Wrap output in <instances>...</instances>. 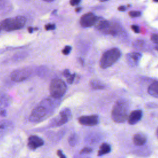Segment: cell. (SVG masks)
I'll list each match as a JSON object with an SVG mask.
<instances>
[{"mask_svg": "<svg viewBox=\"0 0 158 158\" xmlns=\"http://www.w3.org/2000/svg\"><path fill=\"white\" fill-rule=\"evenodd\" d=\"M129 104L127 101H118L113 107L112 111V118L117 123H123L129 118Z\"/></svg>", "mask_w": 158, "mask_h": 158, "instance_id": "cell-1", "label": "cell"}, {"mask_svg": "<svg viewBox=\"0 0 158 158\" xmlns=\"http://www.w3.org/2000/svg\"><path fill=\"white\" fill-rule=\"evenodd\" d=\"M51 106H53L51 101L49 99L45 100L31 112L29 117L30 120L32 122H36L42 120L47 116Z\"/></svg>", "mask_w": 158, "mask_h": 158, "instance_id": "cell-2", "label": "cell"}, {"mask_svg": "<svg viewBox=\"0 0 158 158\" xmlns=\"http://www.w3.org/2000/svg\"><path fill=\"white\" fill-rule=\"evenodd\" d=\"M25 22L26 19L23 16L8 18L0 22V29L7 31L19 30L24 27Z\"/></svg>", "mask_w": 158, "mask_h": 158, "instance_id": "cell-3", "label": "cell"}, {"mask_svg": "<svg viewBox=\"0 0 158 158\" xmlns=\"http://www.w3.org/2000/svg\"><path fill=\"white\" fill-rule=\"evenodd\" d=\"M121 56L119 49L112 48L103 54L100 60V67L103 69H106L116 63Z\"/></svg>", "mask_w": 158, "mask_h": 158, "instance_id": "cell-4", "label": "cell"}, {"mask_svg": "<svg viewBox=\"0 0 158 158\" xmlns=\"http://www.w3.org/2000/svg\"><path fill=\"white\" fill-rule=\"evenodd\" d=\"M67 87L64 81L61 79H55L51 81L50 84V94L55 99L61 98L66 92Z\"/></svg>", "mask_w": 158, "mask_h": 158, "instance_id": "cell-5", "label": "cell"}, {"mask_svg": "<svg viewBox=\"0 0 158 158\" xmlns=\"http://www.w3.org/2000/svg\"><path fill=\"white\" fill-rule=\"evenodd\" d=\"M31 72L29 69L24 68L14 70L11 75V78L14 82H22L27 79L31 75Z\"/></svg>", "mask_w": 158, "mask_h": 158, "instance_id": "cell-6", "label": "cell"}, {"mask_svg": "<svg viewBox=\"0 0 158 158\" xmlns=\"http://www.w3.org/2000/svg\"><path fill=\"white\" fill-rule=\"evenodd\" d=\"M99 21V18L94 16L93 13L89 12L87 14H84L80 19V25L83 27L87 28L90 27L96 24V22Z\"/></svg>", "mask_w": 158, "mask_h": 158, "instance_id": "cell-7", "label": "cell"}, {"mask_svg": "<svg viewBox=\"0 0 158 158\" xmlns=\"http://www.w3.org/2000/svg\"><path fill=\"white\" fill-rule=\"evenodd\" d=\"M71 117V112L69 109H64L60 112V116L53 122V125L61 126L66 124Z\"/></svg>", "mask_w": 158, "mask_h": 158, "instance_id": "cell-8", "label": "cell"}, {"mask_svg": "<svg viewBox=\"0 0 158 158\" xmlns=\"http://www.w3.org/2000/svg\"><path fill=\"white\" fill-rule=\"evenodd\" d=\"M79 122L83 125H95L98 123V116L96 115L82 116L79 119Z\"/></svg>", "mask_w": 158, "mask_h": 158, "instance_id": "cell-9", "label": "cell"}, {"mask_svg": "<svg viewBox=\"0 0 158 158\" xmlns=\"http://www.w3.org/2000/svg\"><path fill=\"white\" fill-rule=\"evenodd\" d=\"M44 142L43 140L35 135L30 136L29 138L28 146L31 150H35L40 146L43 145Z\"/></svg>", "mask_w": 158, "mask_h": 158, "instance_id": "cell-10", "label": "cell"}, {"mask_svg": "<svg viewBox=\"0 0 158 158\" xmlns=\"http://www.w3.org/2000/svg\"><path fill=\"white\" fill-rule=\"evenodd\" d=\"M142 57V55L139 53H131L128 54V55L127 56V61L128 64L130 66H136L138 65V62L140 60V59Z\"/></svg>", "mask_w": 158, "mask_h": 158, "instance_id": "cell-11", "label": "cell"}, {"mask_svg": "<svg viewBox=\"0 0 158 158\" xmlns=\"http://www.w3.org/2000/svg\"><path fill=\"white\" fill-rule=\"evenodd\" d=\"M142 117V111L136 110L132 111L129 116V123L130 125H135L141 120Z\"/></svg>", "mask_w": 158, "mask_h": 158, "instance_id": "cell-12", "label": "cell"}, {"mask_svg": "<svg viewBox=\"0 0 158 158\" xmlns=\"http://www.w3.org/2000/svg\"><path fill=\"white\" fill-rule=\"evenodd\" d=\"M12 124L11 122L7 120L0 121V137L5 135L12 127Z\"/></svg>", "mask_w": 158, "mask_h": 158, "instance_id": "cell-13", "label": "cell"}, {"mask_svg": "<svg viewBox=\"0 0 158 158\" xmlns=\"http://www.w3.org/2000/svg\"><path fill=\"white\" fill-rule=\"evenodd\" d=\"M10 98L7 94L0 92V109H4L10 105Z\"/></svg>", "mask_w": 158, "mask_h": 158, "instance_id": "cell-14", "label": "cell"}, {"mask_svg": "<svg viewBox=\"0 0 158 158\" xmlns=\"http://www.w3.org/2000/svg\"><path fill=\"white\" fill-rule=\"evenodd\" d=\"M133 143L137 146H142L146 142V137L142 133L135 134L133 138Z\"/></svg>", "mask_w": 158, "mask_h": 158, "instance_id": "cell-15", "label": "cell"}, {"mask_svg": "<svg viewBox=\"0 0 158 158\" xmlns=\"http://www.w3.org/2000/svg\"><path fill=\"white\" fill-rule=\"evenodd\" d=\"M148 93L150 95L158 98V82H155L153 83L148 90Z\"/></svg>", "mask_w": 158, "mask_h": 158, "instance_id": "cell-16", "label": "cell"}, {"mask_svg": "<svg viewBox=\"0 0 158 158\" xmlns=\"http://www.w3.org/2000/svg\"><path fill=\"white\" fill-rule=\"evenodd\" d=\"M109 22L106 20H100L98 21L96 24L94 25L95 28L98 30H106L109 27Z\"/></svg>", "mask_w": 158, "mask_h": 158, "instance_id": "cell-17", "label": "cell"}, {"mask_svg": "<svg viewBox=\"0 0 158 158\" xmlns=\"http://www.w3.org/2000/svg\"><path fill=\"white\" fill-rule=\"evenodd\" d=\"M110 151H111V147L109 144L106 143H103L100 146V150H99L98 151V155L100 156H103L104 155L107 154V153H109Z\"/></svg>", "mask_w": 158, "mask_h": 158, "instance_id": "cell-18", "label": "cell"}, {"mask_svg": "<svg viewBox=\"0 0 158 158\" xmlns=\"http://www.w3.org/2000/svg\"><path fill=\"white\" fill-rule=\"evenodd\" d=\"M90 86L95 90H101L105 88V86L97 80L91 81V82H90Z\"/></svg>", "mask_w": 158, "mask_h": 158, "instance_id": "cell-19", "label": "cell"}, {"mask_svg": "<svg viewBox=\"0 0 158 158\" xmlns=\"http://www.w3.org/2000/svg\"><path fill=\"white\" fill-rule=\"evenodd\" d=\"M69 143L71 146H74L77 143V137L75 135H72L69 138Z\"/></svg>", "mask_w": 158, "mask_h": 158, "instance_id": "cell-20", "label": "cell"}, {"mask_svg": "<svg viewBox=\"0 0 158 158\" xmlns=\"http://www.w3.org/2000/svg\"><path fill=\"white\" fill-rule=\"evenodd\" d=\"M129 14L130 17L135 18V17H137L141 16V12L140 11H130L129 12Z\"/></svg>", "mask_w": 158, "mask_h": 158, "instance_id": "cell-21", "label": "cell"}, {"mask_svg": "<svg viewBox=\"0 0 158 158\" xmlns=\"http://www.w3.org/2000/svg\"><path fill=\"white\" fill-rule=\"evenodd\" d=\"M71 47L70 46H66L64 49H62V53L64 54V55H69V54L70 53V51H71Z\"/></svg>", "mask_w": 158, "mask_h": 158, "instance_id": "cell-22", "label": "cell"}, {"mask_svg": "<svg viewBox=\"0 0 158 158\" xmlns=\"http://www.w3.org/2000/svg\"><path fill=\"white\" fill-rule=\"evenodd\" d=\"M92 151V150L90 148H84L80 151V154H88Z\"/></svg>", "mask_w": 158, "mask_h": 158, "instance_id": "cell-23", "label": "cell"}, {"mask_svg": "<svg viewBox=\"0 0 158 158\" xmlns=\"http://www.w3.org/2000/svg\"><path fill=\"white\" fill-rule=\"evenodd\" d=\"M45 29L47 30H55L56 28V26L55 24H48L47 25H45L44 27Z\"/></svg>", "mask_w": 158, "mask_h": 158, "instance_id": "cell-24", "label": "cell"}, {"mask_svg": "<svg viewBox=\"0 0 158 158\" xmlns=\"http://www.w3.org/2000/svg\"><path fill=\"white\" fill-rule=\"evenodd\" d=\"M75 74H72V75H70L67 78V82H68L69 84H71L72 82H74V80L75 79Z\"/></svg>", "mask_w": 158, "mask_h": 158, "instance_id": "cell-25", "label": "cell"}, {"mask_svg": "<svg viewBox=\"0 0 158 158\" xmlns=\"http://www.w3.org/2000/svg\"><path fill=\"white\" fill-rule=\"evenodd\" d=\"M151 41L156 44H158V35L154 34L151 36Z\"/></svg>", "mask_w": 158, "mask_h": 158, "instance_id": "cell-26", "label": "cell"}, {"mask_svg": "<svg viewBox=\"0 0 158 158\" xmlns=\"http://www.w3.org/2000/svg\"><path fill=\"white\" fill-rule=\"evenodd\" d=\"M131 28H132V29L133 30L134 32L137 33V34L140 32V28H139L138 26L133 25H132V27H131Z\"/></svg>", "mask_w": 158, "mask_h": 158, "instance_id": "cell-27", "label": "cell"}, {"mask_svg": "<svg viewBox=\"0 0 158 158\" xmlns=\"http://www.w3.org/2000/svg\"><path fill=\"white\" fill-rule=\"evenodd\" d=\"M81 0H70V4L72 6H76L78 5V4L80 3Z\"/></svg>", "mask_w": 158, "mask_h": 158, "instance_id": "cell-28", "label": "cell"}, {"mask_svg": "<svg viewBox=\"0 0 158 158\" xmlns=\"http://www.w3.org/2000/svg\"><path fill=\"white\" fill-rule=\"evenodd\" d=\"M63 75H64L66 78L68 77L70 75L69 70L68 69H66V70L64 71V72H63Z\"/></svg>", "mask_w": 158, "mask_h": 158, "instance_id": "cell-29", "label": "cell"}, {"mask_svg": "<svg viewBox=\"0 0 158 158\" xmlns=\"http://www.w3.org/2000/svg\"><path fill=\"white\" fill-rule=\"evenodd\" d=\"M57 154L59 156V157H60V158H66V156L63 155L62 152L61 150H58L57 152Z\"/></svg>", "mask_w": 158, "mask_h": 158, "instance_id": "cell-30", "label": "cell"}, {"mask_svg": "<svg viewBox=\"0 0 158 158\" xmlns=\"http://www.w3.org/2000/svg\"><path fill=\"white\" fill-rule=\"evenodd\" d=\"M0 115L2 116H6V112L4 109H1V110L0 111Z\"/></svg>", "mask_w": 158, "mask_h": 158, "instance_id": "cell-31", "label": "cell"}, {"mask_svg": "<svg viewBox=\"0 0 158 158\" xmlns=\"http://www.w3.org/2000/svg\"><path fill=\"white\" fill-rule=\"evenodd\" d=\"M126 10V7L124 6H120L118 8V10L119 11H125Z\"/></svg>", "mask_w": 158, "mask_h": 158, "instance_id": "cell-32", "label": "cell"}, {"mask_svg": "<svg viewBox=\"0 0 158 158\" xmlns=\"http://www.w3.org/2000/svg\"><path fill=\"white\" fill-rule=\"evenodd\" d=\"M28 30H29V33L31 34V33L33 32L34 29H33L32 27H29V28H28Z\"/></svg>", "mask_w": 158, "mask_h": 158, "instance_id": "cell-33", "label": "cell"}, {"mask_svg": "<svg viewBox=\"0 0 158 158\" xmlns=\"http://www.w3.org/2000/svg\"><path fill=\"white\" fill-rule=\"evenodd\" d=\"M81 10H82V8L79 7V8H76L75 12H79L81 11Z\"/></svg>", "mask_w": 158, "mask_h": 158, "instance_id": "cell-34", "label": "cell"}, {"mask_svg": "<svg viewBox=\"0 0 158 158\" xmlns=\"http://www.w3.org/2000/svg\"><path fill=\"white\" fill-rule=\"evenodd\" d=\"M4 0H0V8H1L3 6Z\"/></svg>", "mask_w": 158, "mask_h": 158, "instance_id": "cell-35", "label": "cell"}, {"mask_svg": "<svg viewBox=\"0 0 158 158\" xmlns=\"http://www.w3.org/2000/svg\"><path fill=\"white\" fill-rule=\"evenodd\" d=\"M43 1H46V2H51V1H54V0H43Z\"/></svg>", "mask_w": 158, "mask_h": 158, "instance_id": "cell-36", "label": "cell"}, {"mask_svg": "<svg viewBox=\"0 0 158 158\" xmlns=\"http://www.w3.org/2000/svg\"><path fill=\"white\" fill-rule=\"evenodd\" d=\"M155 48H156V50H157V51H158V44H157V45H156V46Z\"/></svg>", "mask_w": 158, "mask_h": 158, "instance_id": "cell-37", "label": "cell"}, {"mask_svg": "<svg viewBox=\"0 0 158 158\" xmlns=\"http://www.w3.org/2000/svg\"><path fill=\"white\" fill-rule=\"evenodd\" d=\"M156 135H157V137L158 138V129H157V131H156Z\"/></svg>", "mask_w": 158, "mask_h": 158, "instance_id": "cell-38", "label": "cell"}, {"mask_svg": "<svg viewBox=\"0 0 158 158\" xmlns=\"http://www.w3.org/2000/svg\"><path fill=\"white\" fill-rule=\"evenodd\" d=\"M100 1H102V2H105V1H107V0H100Z\"/></svg>", "mask_w": 158, "mask_h": 158, "instance_id": "cell-39", "label": "cell"}, {"mask_svg": "<svg viewBox=\"0 0 158 158\" xmlns=\"http://www.w3.org/2000/svg\"><path fill=\"white\" fill-rule=\"evenodd\" d=\"M155 2H156V3H158V0H153Z\"/></svg>", "mask_w": 158, "mask_h": 158, "instance_id": "cell-40", "label": "cell"}, {"mask_svg": "<svg viewBox=\"0 0 158 158\" xmlns=\"http://www.w3.org/2000/svg\"><path fill=\"white\" fill-rule=\"evenodd\" d=\"M0 31H1V29H0Z\"/></svg>", "mask_w": 158, "mask_h": 158, "instance_id": "cell-41", "label": "cell"}]
</instances>
